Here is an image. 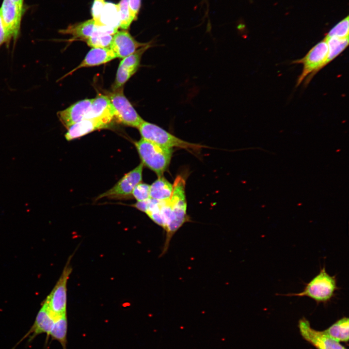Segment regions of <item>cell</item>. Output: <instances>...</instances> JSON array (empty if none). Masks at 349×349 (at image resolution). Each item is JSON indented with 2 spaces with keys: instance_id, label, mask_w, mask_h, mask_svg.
Listing matches in <instances>:
<instances>
[{
  "instance_id": "obj_11",
  "label": "cell",
  "mask_w": 349,
  "mask_h": 349,
  "mask_svg": "<svg viewBox=\"0 0 349 349\" xmlns=\"http://www.w3.org/2000/svg\"><path fill=\"white\" fill-rule=\"evenodd\" d=\"M112 119L109 117L83 119L69 127L65 138L67 141H71L95 130L108 128Z\"/></svg>"
},
{
  "instance_id": "obj_18",
  "label": "cell",
  "mask_w": 349,
  "mask_h": 349,
  "mask_svg": "<svg viewBox=\"0 0 349 349\" xmlns=\"http://www.w3.org/2000/svg\"><path fill=\"white\" fill-rule=\"evenodd\" d=\"M173 185L162 176L150 185V198L161 201L169 200L173 192Z\"/></svg>"
},
{
  "instance_id": "obj_19",
  "label": "cell",
  "mask_w": 349,
  "mask_h": 349,
  "mask_svg": "<svg viewBox=\"0 0 349 349\" xmlns=\"http://www.w3.org/2000/svg\"><path fill=\"white\" fill-rule=\"evenodd\" d=\"M349 318L344 317L324 331L331 338L337 342H348L349 338Z\"/></svg>"
},
{
  "instance_id": "obj_9",
  "label": "cell",
  "mask_w": 349,
  "mask_h": 349,
  "mask_svg": "<svg viewBox=\"0 0 349 349\" xmlns=\"http://www.w3.org/2000/svg\"><path fill=\"white\" fill-rule=\"evenodd\" d=\"M25 12L20 9L12 0H3L0 13L10 42L13 40L15 43L18 39L21 20Z\"/></svg>"
},
{
  "instance_id": "obj_17",
  "label": "cell",
  "mask_w": 349,
  "mask_h": 349,
  "mask_svg": "<svg viewBox=\"0 0 349 349\" xmlns=\"http://www.w3.org/2000/svg\"><path fill=\"white\" fill-rule=\"evenodd\" d=\"M63 34H69L76 38L86 40L93 36L100 35L99 27L92 19L69 25L66 29L60 31Z\"/></svg>"
},
{
  "instance_id": "obj_28",
  "label": "cell",
  "mask_w": 349,
  "mask_h": 349,
  "mask_svg": "<svg viewBox=\"0 0 349 349\" xmlns=\"http://www.w3.org/2000/svg\"><path fill=\"white\" fill-rule=\"evenodd\" d=\"M105 3V1L99 0H94L93 3L91 13L93 19L96 25L101 26L100 19Z\"/></svg>"
},
{
  "instance_id": "obj_26",
  "label": "cell",
  "mask_w": 349,
  "mask_h": 349,
  "mask_svg": "<svg viewBox=\"0 0 349 349\" xmlns=\"http://www.w3.org/2000/svg\"><path fill=\"white\" fill-rule=\"evenodd\" d=\"M113 35L93 36L86 39L87 44L92 48H110Z\"/></svg>"
},
{
  "instance_id": "obj_24",
  "label": "cell",
  "mask_w": 349,
  "mask_h": 349,
  "mask_svg": "<svg viewBox=\"0 0 349 349\" xmlns=\"http://www.w3.org/2000/svg\"><path fill=\"white\" fill-rule=\"evenodd\" d=\"M117 5L119 15V27L127 30L135 20L130 10L128 0H121Z\"/></svg>"
},
{
  "instance_id": "obj_27",
  "label": "cell",
  "mask_w": 349,
  "mask_h": 349,
  "mask_svg": "<svg viewBox=\"0 0 349 349\" xmlns=\"http://www.w3.org/2000/svg\"><path fill=\"white\" fill-rule=\"evenodd\" d=\"M132 195L137 202L147 200L150 197V185L143 183L138 184L133 189Z\"/></svg>"
},
{
  "instance_id": "obj_7",
  "label": "cell",
  "mask_w": 349,
  "mask_h": 349,
  "mask_svg": "<svg viewBox=\"0 0 349 349\" xmlns=\"http://www.w3.org/2000/svg\"><path fill=\"white\" fill-rule=\"evenodd\" d=\"M108 96L113 107L114 117L125 125L138 128L144 120L124 95L123 88L113 91Z\"/></svg>"
},
{
  "instance_id": "obj_22",
  "label": "cell",
  "mask_w": 349,
  "mask_h": 349,
  "mask_svg": "<svg viewBox=\"0 0 349 349\" xmlns=\"http://www.w3.org/2000/svg\"><path fill=\"white\" fill-rule=\"evenodd\" d=\"M150 46V43H148L146 46L138 49L132 54L122 59L119 65L133 75L140 66L143 54Z\"/></svg>"
},
{
  "instance_id": "obj_8",
  "label": "cell",
  "mask_w": 349,
  "mask_h": 349,
  "mask_svg": "<svg viewBox=\"0 0 349 349\" xmlns=\"http://www.w3.org/2000/svg\"><path fill=\"white\" fill-rule=\"evenodd\" d=\"M143 167L141 162L125 174L111 189L100 194L96 200L103 198L121 199L129 197L134 187L142 182Z\"/></svg>"
},
{
  "instance_id": "obj_2",
  "label": "cell",
  "mask_w": 349,
  "mask_h": 349,
  "mask_svg": "<svg viewBox=\"0 0 349 349\" xmlns=\"http://www.w3.org/2000/svg\"><path fill=\"white\" fill-rule=\"evenodd\" d=\"M135 146L143 164L154 172L159 177L162 176L170 165L173 149L160 146L143 138L135 143Z\"/></svg>"
},
{
  "instance_id": "obj_32",
  "label": "cell",
  "mask_w": 349,
  "mask_h": 349,
  "mask_svg": "<svg viewBox=\"0 0 349 349\" xmlns=\"http://www.w3.org/2000/svg\"><path fill=\"white\" fill-rule=\"evenodd\" d=\"M101 0V1H105V0Z\"/></svg>"
},
{
  "instance_id": "obj_1",
  "label": "cell",
  "mask_w": 349,
  "mask_h": 349,
  "mask_svg": "<svg viewBox=\"0 0 349 349\" xmlns=\"http://www.w3.org/2000/svg\"><path fill=\"white\" fill-rule=\"evenodd\" d=\"M185 185L184 178L178 175L173 185V192L170 198L161 202L159 210L161 227L165 231L166 237L160 255L167 252L170 241L175 233L185 223L190 221V217L187 213Z\"/></svg>"
},
{
  "instance_id": "obj_14",
  "label": "cell",
  "mask_w": 349,
  "mask_h": 349,
  "mask_svg": "<svg viewBox=\"0 0 349 349\" xmlns=\"http://www.w3.org/2000/svg\"><path fill=\"white\" fill-rule=\"evenodd\" d=\"M56 319L47 308L42 304L33 324L23 339L29 337V341H30L41 333H46L48 337Z\"/></svg>"
},
{
  "instance_id": "obj_6",
  "label": "cell",
  "mask_w": 349,
  "mask_h": 349,
  "mask_svg": "<svg viewBox=\"0 0 349 349\" xmlns=\"http://www.w3.org/2000/svg\"><path fill=\"white\" fill-rule=\"evenodd\" d=\"M70 259L71 257L56 285L42 303L56 319L66 315V284L72 271Z\"/></svg>"
},
{
  "instance_id": "obj_31",
  "label": "cell",
  "mask_w": 349,
  "mask_h": 349,
  "mask_svg": "<svg viewBox=\"0 0 349 349\" xmlns=\"http://www.w3.org/2000/svg\"><path fill=\"white\" fill-rule=\"evenodd\" d=\"M22 10L26 11L27 7H25L24 3V0H12Z\"/></svg>"
},
{
  "instance_id": "obj_12",
  "label": "cell",
  "mask_w": 349,
  "mask_h": 349,
  "mask_svg": "<svg viewBox=\"0 0 349 349\" xmlns=\"http://www.w3.org/2000/svg\"><path fill=\"white\" fill-rule=\"evenodd\" d=\"M148 44L137 41L128 32L123 30L117 31L113 35L110 48L117 58L124 59Z\"/></svg>"
},
{
  "instance_id": "obj_5",
  "label": "cell",
  "mask_w": 349,
  "mask_h": 349,
  "mask_svg": "<svg viewBox=\"0 0 349 349\" xmlns=\"http://www.w3.org/2000/svg\"><path fill=\"white\" fill-rule=\"evenodd\" d=\"M328 52V45L324 38L314 46L304 57L293 62V63H301L303 66L302 72L297 81V86L303 80L306 84L309 82L318 71L325 66Z\"/></svg>"
},
{
  "instance_id": "obj_16",
  "label": "cell",
  "mask_w": 349,
  "mask_h": 349,
  "mask_svg": "<svg viewBox=\"0 0 349 349\" xmlns=\"http://www.w3.org/2000/svg\"><path fill=\"white\" fill-rule=\"evenodd\" d=\"M109 117L113 118V109L108 95L98 94L86 111L83 119Z\"/></svg>"
},
{
  "instance_id": "obj_10",
  "label": "cell",
  "mask_w": 349,
  "mask_h": 349,
  "mask_svg": "<svg viewBox=\"0 0 349 349\" xmlns=\"http://www.w3.org/2000/svg\"><path fill=\"white\" fill-rule=\"evenodd\" d=\"M298 327L302 337L317 349H344L338 342L331 338L324 331L312 328L304 317L299 320Z\"/></svg>"
},
{
  "instance_id": "obj_33",
  "label": "cell",
  "mask_w": 349,
  "mask_h": 349,
  "mask_svg": "<svg viewBox=\"0 0 349 349\" xmlns=\"http://www.w3.org/2000/svg\"></svg>"
},
{
  "instance_id": "obj_25",
  "label": "cell",
  "mask_w": 349,
  "mask_h": 349,
  "mask_svg": "<svg viewBox=\"0 0 349 349\" xmlns=\"http://www.w3.org/2000/svg\"><path fill=\"white\" fill-rule=\"evenodd\" d=\"M349 17L347 16L334 26L326 37H349Z\"/></svg>"
},
{
  "instance_id": "obj_20",
  "label": "cell",
  "mask_w": 349,
  "mask_h": 349,
  "mask_svg": "<svg viewBox=\"0 0 349 349\" xmlns=\"http://www.w3.org/2000/svg\"><path fill=\"white\" fill-rule=\"evenodd\" d=\"M325 39L328 48V56L325 63L326 66L340 55L348 46L349 37H326Z\"/></svg>"
},
{
  "instance_id": "obj_23",
  "label": "cell",
  "mask_w": 349,
  "mask_h": 349,
  "mask_svg": "<svg viewBox=\"0 0 349 349\" xmlns=\"http://www.w3.org/2000/svg\"><path fill=\"white\" fill-rule=\"evenodd\" d=\"M66 332L67 318L64 315L55 320L49 335L60 342L63 349H65Z\"/></svg>"
},
{
  "instance_id": "obj_21",
  "label": "cell",
  "mask_w": 349,
  "mask_h": 349,
  "mask_svg": "<svg viewBox=\"0 0 349 349\" xmlns=\"http://www.w3.org/2000/svg\"><path fill=\"white\" fill-rule=\"evenodd\" d=\"M100 23L101 25L118 29L120 20L117 4L105 2L101 15Z\"/></svg>"
},
{
  "instance_id": "obj_30",
  "label": "cell",
  "mask_w": 349,
  "mask_h": 349,
  "mask_svg": "<svg viewBox=\"0 0 349 349\" xmlns=\"http://www.w3.org/2000/svg\"><path fill=\"white\" fill-rule=\"evenodd\" d=\"M131 13L135 20H136L141 8V0H128Z\"/></svg>"
},
{
  "instance_id": "obj_15",
  "label": "cell",
  "mask_w": 349,
  "mask_h": 349,
  "mask_svg": "<svg viewBox=\"0 0 349 349\" xmlns=\"http://www.w3.org/2000/svg\"><path fill=\"white\" fill-rule=\"evenodd\" d=\"M116 58L115 54L110 48H92L81 63L68 74L83 67L97 66L107 63Z\"/></svg>"
},
{
  "instance_id": "obj_29",
  "label": "cell",
  "mask_w": 349,
  "mask_h": 349,
  "mask_svg": "<svg viewBox=\"0 0 349 349\" xmlns=\"http://www.w3.org/2000/svg\"><path fill=\"white\" fill-rule=\"evenodd\" d=\"M10 42L0 13V48L3 44H6L8 47Z\"/></svg>"
},
{
  "instance_id": "obj_3",
  "label": "cell",
  "mask_w": 349,
  "mask_h": 349,
  "mask_svg": "<svg viewBox=\"0 0 349 349\" xmlns=\"http://www.w3.org/2000/svg\"><path fill=\"white\" fill-rule=\"evenodd\" d=\"M335 276H331L324 267L305 286L303 290L296 293L284 295L286 296L307 297L317 303H327L334 297L337 290Z\"/></svg>"
},
{
  "instance_id": "obj_4",
  "label": "cell",
  "mask_w": 349,
  "mask_h": 349,
  "mask_svg": "<svg viewBox=\"0 0 349 349\" xmlns=\"http://www.w3.org/2000/svg\"><path fill=\"white\" fill-rule=\"evenodd\" d=\"M138 128L142 138L166 148L177 147L197 151L202 146L180 139L160 127L145 121Z\"/></svg>"
},
{
  "instance_id": "obj_13",
  "label": "cell",
  "mask_w": 349,
  "mask_h": 349,
  "mask_svg": "<svg viewBox=\"0 0 349 349\" xmlns=\"http://www.w3.org/2000/svg\"><path fill=\"white\" fill-rule=\"evenodd\" d=\"M93 99L94 98L85 99L76 102L66 109L58 111V117L65 127L68 128L83 120Z\"/></svg>"
}]
</instances>
